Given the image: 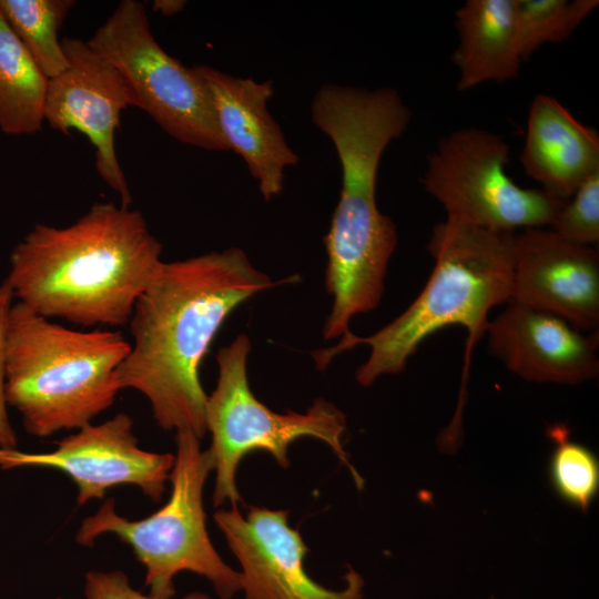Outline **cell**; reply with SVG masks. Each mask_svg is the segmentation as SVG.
Wrapping results in <instances>:
<instances>
[{"label": "cell", "instance_id": "44dd1931", "mask_svg": "<svg viewBox=\"0 0 599 599\" xmlns=\"http://www.w3.org/2000/svg\"><path fill=\"white\" fill-rule=\"evenodd\" d=\"M547 436L555 444L549 461L554 490L564 501L587 512L599 489L597 457L588 447L571 440L565 425L549 426Z\"/></svg>", "mask_w": 599, "mask_h": 599}, {"label": "cell", "instance_id": "52a82bcc", "mask_svg": "<svg viewBox=\"0 0 599 599\" xmlns=\"http://www.w3.org/2000/svg\"><path fill=\"white\" fill-rule=\"evenodd\" d=\"M250 351L248 336L241 334L216 354V387L207 396L205 408L206 429L212 435L207 450L215 470L214 506L227 501L236 506L241 500L235 478L244 456L266 451L281 467L287 468L288 446L302 437H313L329 446L362 489L364 480L349 463L342 444L346 429L344 413L323 398L315 399L305 413L271 410L254 396L248 385Z\"/></svg>", "mask_w": 599, "mask_h": 599}, {"label": "cell", "instance_id": "8fae6325", "mask_svg": "<svg viewBox=\"0 0 599 599\" xmlns=\"http://www.w3.org/2000/svg\"><path fill=\"white\" fill-rule=\"evenodd\" d=\"M214 521L241 566L244 599H363L364 580L352 567L339 590L311 578L304 567L308 548L288 525V512L251 506L217 510Z\"/></svg>", "mask_w": 599, "mask_h": 599}, {"label": "cell", "instance_id": "ba28073f", "mask_svg": "<svg viewBox=\"0 0 599 599\" xmlns=\"http://www.w3.org/2000/svg\"><path fill=\"white\" fill-rule=\"evenodd\" d=\"M87 42L118 71L133 105L170 136L205 150H229L204 79L195 65L185 67L159 44L140 1H121Z\"/></svg>", "mask_w": 599, "mask_h": 599}, {"label": "cell", "instance_id": "cb8c5ba5", "mask_svg": "<svg viewBox=\"0 0 599 599\" xmlns=\"http://www.w3.org/2000/svg\"><path fill=\"white\" fill-rule=\"evenodd\" d=\"M13 294L7 280L0 283V448L13 449L18 437L11 426L6 398V332Z\"/></svg>", "mask_w": 599, "mask_h": 599}, {"label": "cell", "instance_id": "9c48e42d", "mask_svg": "<svg viewBox=\"0 0 599 599\" xmlns=\"http://www.w3.org/2000/svg\"><path fill=\"white\" fill-rule=\"evenodd\" d=\"M510 148L497 133L464 128L440 139L422 179L447 219L500 232L545 227L562 200L544 189H522L507 174Z\"/></svg>", "mask_w": 599, "mask_h": 599}, {"label": "cell", "instance_id": "603a6c76", "mask_svg": "<svg viewBox=\"0 0 599 599\" xmlns=\"http://www.w3.org/2000/svg\"><path fill=\"white\" fill-rule=\"evenodd\" d=\"M84 595L87 599H153L133 589L122 571H89L85 575ZM182 599L211 598L203 592H191Z\"/></svg>", "mask_w": 599, "mask_h": 599}, {"label": "cell", "instance_id": "ac0fdd59", "mask_svg": "<svg viewBox=\"0 0 599 599\" xmlns=\"http://www.w3.org/2000/svg\"><path fill=\"white\" fill-rule=\"evenodd\" d=\"M48 79L0 12V131L28 135L41 130Z\"/></svg>", "mask_w": 599, "mask_h": 599}, {"label": "cell", "instance_id": "6da1fadb", "mask_svg": "<svg viewBox=\"0 0 599 599\" xmlns=\"http://www.w3.org/2000/svg\"><path fill=\"white\" fill-rule=\"evenodd\" d=\"M287 280L273 281L237 247L163 262L129 321L133 343L116 370L120 390L144 395L163 429L203 438L200 367L213 338L238 305Z\"/></svg>", "mask_w": 599, "mask_h": 599}, {"label": "cell", "instance_id": "ffe728a7", "mask_svg": "<svg viewBox=\"0 0 599 599\" xmlns=\"http://www.w3.org/2000/svg\"><path fill=\"white\" fill-rule=\"evenodd\" d=\"M598 6V0H516L522 62L545 43L568 40Z\"/></svg>", "mask_w": 599, "mask_h": 599}, {"label": "cell", "instance_id": "2e32d148", "mask_svg": "<svg viewBox=\"0 0 599 599\" xmlns=\"http://www.w3.org/2000/svg\"><path fill=\"white\" fill-rule=\"evenodd\" d=\"M520 163L545 191L568 201L599 172V134L585 125L555 97L534 98Z\"/></svg>", "mask_w": 599, "mask_h": 599}, {"label": "cell", "instance_id": "e0dca14e", "mask_svg": "<svg viewBox=\"0 0 599 599\" xmlns=\"http://www.w3.org/2000/svg\"><path fill=\"white\" fill-rule=\"evenodd\" d=\"M455 17L458 45L451 60L459 71L458 91L518 75L522 59L516 0H467Z\"/></svg>", "mask_w": 599, "mask_h": 599}, {"label": "cell", "instance_id": "d6986e66", "mask_svg": "<svg viewBox=\"0 0 599 599\" xmlns=\"http://www.w3.org/2000/svg\"><path fill=\"white\" fill-rule=\"evenodd\" d=\"M73 0H0V12L47 79L68 65L59 30Z\"/></svg>", "mask_w": 599, "mask_h": 599}, {"label": "cell", "instance_id": "4fadbf2b", "mask_svg": "<svg viewBox=\"0 0 599 599\" xmlns=\"http://www.w3.org/2000/svg\"><path fill=\"white\" fill-rule=\"evenodd\" d=\"M511 302L556 315L575 328L599 326V254L545 227L514 233Z\"/></svg>", "mask_w": 599, "mask_h": 599}, {"label": "cell", "instance_id": "277c9868", "mask_svg": "<svg viewBox=\"0 0 599 599\" xmlns=\"http://www.w3.org/2000/svg\"><path fill=\"white\" fill-rule=\"evenodd\" d=\"M514 232L491 231L448 220L433 227L427 250L433 272L415 301L376 333L359 337L351 332L339 343L313 353L323 369L341 352L358 344L370 353L355 373L362 386L379 376L398 374L422 342L451 325L467 331V370L474 344L486 332L489 311L508 303L512 281Z\"/></svg>", "mask_w": 599, "mask_h": 599}, {"label": "cell", "instance_id": "3957f363", "mask_svg": "<svg viewBox=\"0 0 599 599\" xmlns=\"http://www.w3.org/2000/svg\"><path fill=\"white\" fill-rule=\"evenodd\" d=\"M140 211L98 202L73 224H37L9 256L13 297L47 318L128 325L163 261Z\"/></svg>", "mask_w": 599, "mask_h": 599}, {"label": "cell", "instance_id": "7402d4cb", "mask_svg": "<svg viewBox=\"0 0 599 599\" xmlns=\"http://www.w3.org/2000/svg\"><path fill=\"white\" fill-rule=\"evenodd\" d=\"M572 196L558 212L550 230L570 242L593 246L599 242V172Z\"/></svg>", "mask_w": 599, "mask_h": 599}, {"label": "cell", "instance_id": "5bb4252c", "mask_svg": "<svg viewBox=\"0 0 599 599\" xmlns=\"http://www.w3.org/2000/svg\"><path fill=\"white\" fill-rule=\"evenodd\" d=\"M488 352L522 379L576 385L598 376V334L509 301L486 332Z\"/></svg>", "mask_w": 599, "mask_h": 599}, {"label": "cell", "instance_id": "9a60e30c", "mask_svg": "<svg viewBox=\"0 0 599 599\" xmlns=\"http://www.w3.org/2000/svg\"><path fill=\"white\" fill-rule=\"evenodd\" d=\"M195 68L206 83L227 148L244 160L263 197L272 200L283 190L285 169L298 162L267 109L273 81L233 77L209 65Z\"/></svg>", "mask_w": 599, "mask_h": 599}, {"label": "cell", "instance_id": "30bf717a", "mask_svg": "<svg viewBox=\"0 0 599 599\" xmlns=\"http://www.w3.org/2000/svg\"><path fill=\"white\" fill-rule=\"evenodd\" d=\"M174 464V455L139 447L133 420L124 413L57 441L49 453H23L0 448V468L49 467L67 474L78 487V505L101 499L110 488L135 485L160 501Z\"/></svg>", "mask_w": 599, "mask_h": 599}, {"label": "cell", "instance_id": "d4e9b609", "mask_svg": "<svg viewBox=\"0 0 599 599\" xmlns=\"http://www.w3.org/2000/svg\"><path fill=\"white\" fill-rule=\"evenodd\" d=\"M184 6L183 1H154L153 9L161 11V13L167 16V14H174L179 12Z\"/></svg>", "mask_w": 599, "mask_h": 599}, {"label": "cell", "instance_id": "7a4b0ae2", "mask_svg": "<svg viewBox=\"0 0 599 599\" xmlns=\"http://www.w3.org/2000/svg\"><path fill=\"white\" fill-rule=\"evenodd\" d=\"M311 113L342 166L339 200L324 237L325 287L333 305L323 335L331 339L349 333L351 319L382 300L398 238L394 222L377 207L376 177L385 149L407 130L412 112L390 88L324 84Z\"/></svg>", "mask_w": 599, "mask_h": 599}, {"label": "cell", "instance_id": "8992f818", "mask_svg": "<svg viewBox=\"0 0 599 599\" xmlns=\"http://www.w3.org/2000/svg\"><path fill=\"white\" fill-rule=\"evenodd\" d=\"M175 444L171 495L163 507L131 520L119 516L114 500L106 499L82 521L75 539L92 546L99 536L113 534L129 545L145 568V585L153 599H172L174 578L181 571L205 577L219 597L231 599L241 591L240 571L222 560L206 530L203 489L213 470L211 454L187 430L175 433Z\"/></svg>", "mask_w": 599, "mask_h": 599}, {"label": "cell", "instance_id": "7c38bea8", "mask_svg": "<svg viewBox=\"0 0 599 599\" xmlns=\"http://www.w3.org/2000/svg\"><path fill=\"white\" fill-rule=\"evenodd\" d=\"M68 68L48 80L44 121L69 134L75 129L95 149V167L103 181L130 206L132 195L116 159L115 131L123 110L133 105L130 92L118 71L87 41L61 40Z\"/></svg>", "mask_w": 599, "mask_h": 599}, {"label": "cell", "instance_id": "5b68a950", "mask_svg": "<svg viewBox=\"0 0 599 599\" xmlns=\"http://www.w3.org/2000/svg\"><path fill=\"white\" fill-rule=\"evenodd\" d=\"M130 348L118 331H75L17 301L6 332L7 403L33 436L77 430L112 406Z\"/></svg>", "mask_w": 599, "mask_h": 599}]
</instances>
